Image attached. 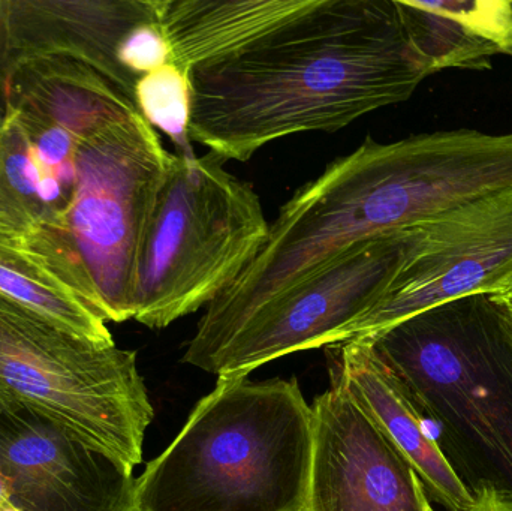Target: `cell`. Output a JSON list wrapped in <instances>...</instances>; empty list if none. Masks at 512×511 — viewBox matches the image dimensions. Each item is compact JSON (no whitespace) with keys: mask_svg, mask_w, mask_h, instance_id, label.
<instances>
[{"mask_svg":"<svg viewBox=\"0 0 512 511\" xmlns=\"http://www.w3.org/2000/svg\"><path fill=\"white\" fill-rule=\"evenodd\" d=\"M475 501L465 511H512V491L484 485L474 492Z\"/></svg>","mask_w":512,"mask_h":511,"instance_id":"obj_20","label":"cell"},{"mask_svg":"<svg viewBox=\"0 0 512 511\" xmlns=\"http://www.w3.org/2000/svg\"><path fill=\"white\" fill-rule=\"evenodd\" d=\"M138 111L99 72L63 56L0 69V228L87 273L68 237L80 150L105 123ZM90 278V276H89Z\"/></svg>","mask_w":512,"mask_h":511,"instance_id":"obj_5","label":"cell"},{"mask_svg":"<svg viewBox=\"0 0 512 511\" xmlns=\"http://www.w3.org/2000/svg\"><path fill=\"white\" fill-rule=\"evenodd\" d=\"M511 188L512 134L366 138L280 207L251 266L207 306L183 360L200 368L259 306L355 243Z\"/></svg>","mask_w":512,"mask_h":511,"instance_id":"obj_2","label":"cell"},{"mask_svg":"<svg viewBox=\"0 0 512 511\" xmlns=\"http://www.w3.org/2000/svg\"><path fill=\"white\" fill-rule=\"evenodd\" d=\"M357 339L405 384L472 492L512 491V351L496 294L460 297Z\"/></svg>","mask_w":512,"mask_h":511,"instance_id":"obj_4","label":"cell"},{"mask_svg":"<svg viewBox=\"0 0 512 511\" xmlns=\"http://www.w3.org/2000/svg\"><path fill=\"white\" fill-rule=\"evenodd\" d=\"M8 501V495H6L5 482H3L2 476H0V504Z\"/></svg>","mask_w":512,"mask_h":511,"instance_id":"obj_23","label":"cell"},{"mask_svg":"<svg viewBox=\"0 0 512 511\" xmlns=\"http://www.w3.org/2000/svg\"><path fill=\"white\" fill-rule=\"evenodd\" d=\"M126 74L138 83L144 75L171 63V48L161 23V14L135 27L119 53Z\"/></svg>","mask_w":512,"mask_h":511,"instance_id":"obj_19","label":"cell"},{"mask_svg":"<svg viewBox=\"0 0 512 511\" xmlns=\"http://www.w3.org/2000/svg\"><path fill=\"white\" fill-rule=\"evenodd\" d=\"M406 33L430 72L492 69L512 56V0H396Z\"/></svg>","mask_w":512,"mask_h":511,"instance_id":"obj_16","label":"cell"},{"mask_svg":"<svg viewBox=\"0 0 512 511\" xmlns=\"http://www.w3.org/2000/svg\"><path fill=\"white\" fill-rule=\"evenodd\" d=\"M132 471L38 414H0V476L15 510L135 511Z\"/></svg>","mask_w":512,"mask_h":511,"instance_id":"obj_12","label":"cell"},{"mask_svg":"<svg viewBox=\"0 0 512 511\" xmlns=\"http://www.w3.org/2000/svg\"><path fill=\"white\" fill-rule=\"evenodd\" d=\"M512 287V188L409 228L405 261L387 296L334 344L369 338L442 303Z\"/></svg>","mask_w":512,"mask_h":511,"instance_id":"obj_10","label":"cell"},{"mask_svg":"<svg viewBox=\"0 0 512 511\" xmlns=\"http://www.w3.org/2000/svg\"><path fill=\"white\" fill-rule=\"evenodd\" d=\"M430 72L396 0H316L233 56L198 66L189 137L225 161L399 104Z\"/></svg>","mask_w":512,"mask_h":511,"instance_id":"obj_1","label":"cell"},{"mask_svg":"<svg viewBox=\"0 0 512 511\" xmlns=\"http://www.w3.org/2000/svg\"><path fill=\"white\" fill-rule=\"evenodd\" d=\"M170 156L138 111L105 123L81 146L68 237L113 323L134 320L138 252Z\"/></svg>","mask_w":512,"mask_h":511,"instance_id":"obj_8","label":"cell"},{"mask_svg":"<svg viewBox=\"0 0 512 511\" xmlns=\"http://www.w3.org/2000/svg\"><path fill=\"white\" fill-rule=\"evenodd\" d=\"M8 48V0H0V69L5 65Z\"/></svg>","mask_w":512,"mask_h":511,"instance_id":"obj_21","label":"cell"},{"mask_svg":"<svg viewBox=\"0 0 512 511\" xmlns=\"http://www.w3.org/2000/svg\"><path fill=\"white\" fill-rule=\"evenodd\" d=\"M409 228L355 243L271 297L200 369L219 378L248 377L271 360L333 345L393 287L405 261Z\"/></svg>","mask_w":512,"mask_h":511,"instance_id":"obj_9","label":"cell"},{"mask_svg":"<svg viewBox=\"0 0 512 511\" xmlns=\"http://www.w3.org/2000/svg\"><path fill=\"white\" fill-rule=\"evenodd\" d=\"M330 377L339 381L361 408L399 447L423 482L432 503L465 511L475 495L442 452L438 429L415 404L396 374L379 359L367 339L328 345Z\"/></svg>","mask_w":512,"mask_h":511,"instance_id":"obj_14","label":"cell"},{"mask_svg":"<svg viewBox=\"0 0 512 511\" xmlns=\"http://www.w3.org/2000/svg\"><path fill=\"white\" fill-rule=\"evenodd\" d=\"M0 511H18L15 510L14 507L9 504V501H6V503L0 504Z\"/></svg>","mask_w":512,"mask_h":511,"instance_id":"obj_24","label":"cell"},{"mask_svg":"<svg viewBox=\"0 0 512 511\" xmlns=\"http://www.w3.org/2000/svg\"><path fill=\"white\" fill-rule=\"evenodd\" d=\"M316 0H161L171 63L186 75L233 56L306 12Z\"/></svg>","mask_w":512,"mask_h":511,"instance_id":"obj_15","label":"cell"},{"mask_svg":"<svg viewBox=\"0 0 512 511\" xmlns=\"http://www.w3.org/2000/svg\"><path fill=\"white\" fill-rule=\"evenodd\" d=\"M0 294L68 332L114 344L92 282L6 228H0Z\"/></svg>","mask_w":512,"mask_h":511,"instance_id":"obj_17","label":"cell"},{"mask_svg":"<svg viewBox=\"0 0 512 511\" xmlns=\"http://www.w3.org/2000/svg\"><path fill=\"white\" fill-rule=\"evenodd\" d=\"M496 296L499 297L502 305H504L505 317H507L508 341H510L512 351V287L502 291V293L496 294Z\"/></svg>","mask_w":512,"mask_h":511,"instance_id":"obj_22","label":"cell"},{"mask_svg":"<svg viewBox=\"0 0 512 511\" xmlns=\"http://www.w3.org/2000/svg\"><path fill=\"white\" fill-rule=\"evenodd\" d=\"M135 107L156 131L167 135L177 155H195L189 137V78L173 63L144 75L135 86Z\"/></svg>","mask_w":512,"mask_h":511,"instance_id":"obj_18","label":"cell"},{"mask_svg":"<svg viewBox=\"0 0 512 511\" xmlns=\"http://www.w3.org/2000/svg\"><path fill=\"white\" fill-rule=\"evenodd\" d=\"M313 411L298 381L219 378L135 479V511H301Z\"/></svg>","mask_w":512,"mask_h":511,"instance_id":"obj_3","label":"cell"},{"mask_svg":"<svg viewBox=\"0 0 512 511\" xmlns=\"http://www.w3.org/2000/svg\"><path fill=\"white\" fill-rule=\"evenodd\" d=\"M268 227L254 188L221 159L171 153L138 252L134 320L165 329L207 308L251 266Z\"/></svg>","mask_w":512,"mask_h":511,"instance_id":"obj_6","label":"cell"},{"mask_svg":"<svg viewBox=\"0 0 512 511\" xmlns=\"http://www.w3.org/2000/svg\"><path fill=\"white\" fill-rule=\"evenodd\" d=\"M301 511H436L411 462L342 383L315 399Z\"/></svg>","mask_w":512,"mask_h":511,"instance_id":"obj_11","label":"cell"},{"mask_svg":"<svg viewBox=\"0 0 512 511\" xmlns=\"http://www.w3.org/2000/svg\"><path fill=\"white\" fill-rule=\"evenodd\" d=\"M21 410L132 468L155 414L135 351L75 335L0 294V414Z\"/></svg>","mask_w":512,"mask_h":511,"instance_id":"obj_7","label":"cell"},{"mask_svg":"<svg viewBox=\"0 0 512 511\" xmlns=\"http://www.w3.org/2000/svg\"><path fill=\"white\" fill-rule=\"evenodd\" d=\"M161 14V0H8L5 65L63 56L90 66L135 104V83L120 63L126 36Z\"/></svg>","mask_w":512,"mask_h":511,"instance_id":"obj_13","label":"cell"}]
</instances>
